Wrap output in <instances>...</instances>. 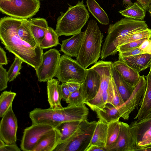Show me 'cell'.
I'll use <instances>...</instances> for the list:
<instances>
[{
  "instance_id": "22",
  "label": "cell",
  "mask_w": 151,
  "mask_h": 151,
  "mask_svg": "<svg viewBox=\"0 0 151 151\" xmlns=\"http://www.w3.org/2000/svg\"><path fill=\"white\" fill-rule=\"evenodd\" d=\"M60 134L56 128L44 137L32 151H53L59 144Z\"/></svg>"
},
{
  "instance_id": "38",
  "label": "cell",
  "mask_w": 151,
  "mask_h": 151,
  "mask_svg": "<svg viewBox=\"0 0 151 151\" xmlns=\"http://www.w3.org/2000/svg\"><path fill=\"white\" fill-rule=\"evenodd\" d=\"M9 81L6 69L0 65V91H2L7 87Z\"/></svg>"
},
{
  "instance_id": "41",
  "label": "cell",
  "mask_w": 151,
  "mask_h": 151,
  "mask_svg": "<svg viewBox=\"0 0 151 151\" xmlns=\"http://www.w3.org/2000/svg\"><path fill=\"white\" fill-rule=\"evenodd\" d=\"M21 150L16 144H5L0 147V151H19Z\"/></svg>"
},
{
  "instance_id": "2",
  "label": "cell",
  "mask_w": 151,
  "mask_h": 151,
  "mask_svg": "<svg viewBox=\"0 0 151 151\" xmlns=\"http://www.w3.org/2000/svg\"><path fill=\"white\" fill-rule=\"evenodd\" d=\"M89 109L85 103L78 105L68 104L58 109L36 108L29 114L32 124H45L56 128L61 123L71 121L87 120Z\"/></svg>"
},
{
  "instance_id": "27",
  "label": "cell",
  "mask_w": 151,
  "mask_h": 151,
  "mask_svg": "<svg viewBox=\"0 0 151 151\" xmlns=\"http://www.w3.org/2000/svg\"><path fill=\"white\" fill-rule=\"evenodd\" d=\"M17 32L22 39L32 47H36L40 45L32 34L30 29L29 23L27 19H19Z\"/></svg>"
},
{
  "instance_id": "13",
  "label": "cell",
  "mask_w": 151,
  "mask_h": 151,
  "mask_svg": "<svg viewBox=\"0 0 151 151\" xmlns=\"http://www.w3.org/2000/svg\"><path fill=\"white\" fill-rule=\"evenodd\" d=\"M119 132L117 139L112 146L106 148V151H134L137 150L135 140L130 125L119 122Z\"/></svg>"
},
{
  "instance_id": "43",
  "label": "cell",
  "mask_w": 151,
  "mask_h": 151,
  "mask_svg": "<svg viewBox=\"0 0 151 151\" xmlns=\"http://www.w3.org/2000/svg\"><path fill=\"white\" fill-rule=\"evenodd\" d=\"M68 89L71 93H73L79 89L81 86V83H66Z\"/></svg>"
},
{
  "instance_id": "8",
  "label": "cell",
  "mask_w": 151,
  "mask_h": 151,
  "mask_svg": "<svg viewBox=\"0 0 151 151\" xmlns=\"http://www.w3.org/2000/svg\"><path fill=\"white\" fill-rule=\"evenodd\" d=\"M38 0H0V10L5 14L22 19H30L40 8Z\"/></svg>"
},
{
  "instance_id": "39",
  "label": "cell",
  "mask_w": 151,
  "mask_h": 151,
  "mask_svg": "<svg viewBox=\"0 0 151 151\" xmlns=\"http://www.w3.org/2000/svg\"><path fill=\"white\" fill-rule=\"evenodd\" d=\"M143 53H144L139 47L128 51L122 52H119V57H126Z\"/></svg>"
},
{
  "instance_id": "26",
  "label": "cell",
  "mask_w": 151,
  "mask_h": 151,
  "mask_svg": "<svg viewBox=\"0 0 151 151\" xmlns=\"http://www.w3.org/2000/svg\"><path fill=\"white\" fill-rule=\"evenodd\" d=\"M112 73L116 88L125 102L132 94L134 89L123 79L120 73L112 65Z\"/></svg>"
},
{
  "instance_id": "42",
  "label": "cell",
  "mask_w": 151,
  "mask_h": 151,
  "mask_svg": "<svg viewBox=\"0 0 151 151\" xmlns=\"http://www.w3.org/2000/svg\"><path fill=\"white\" fill-rule=\"evenodd\" d=\"M139 47L144 53L151 54V46L148 38L143 42Z\"/></svg>"
},
{
  "instance_id": "33",
  "label": "cell",
  "mask_w": 151,
  "mask_h": 151,
  "mask_svg": "<svg viewBox=\"0 0 151 151\" xmlns=\"http://www.w3.org/2000/svg\"><path fill=\"white\" fill-rule=\"evenodd\" d=\"M16 93L11 91H5L0 96V117H2L11 105Z\"/></svg>"
},
{
  "instance_id": "32",
  "label": "cell",
  "mask_w": 151,
  "mask_h": 151,
  "mask_svg": "<svg viewBox=\"0 0 151 151\" xmlns=\"http://www.w3.org/2000/svg\"><path fill=\"white\" fill-rule=\"evenodd\" d=\"M119 120L107 124L106 149L113 145L116 142L119 132Z\"/></svg>"
},
{
  "instance_id": "5",
  "label": "cell",
  "mask_w": 151,
  "mask_h": 151,
  "mask_svg": "<svg viewBox=\"0 0 151 151\" xmlns=\"http://www.w3.org/2000/svg\"><path fill=\"white\" fill-rule=\"evenodd\" d=\"M69 5L68 10L65 13L60 12L57 19L55 31L59 37L73 35L81 32L89 17L83 0L78 1L74 6Z\"/></svg>"
},
{
  "instance_id": "15",
  "label": "cell",
  "mask_w": 151,
  "mask_h": 151,
  "mask_svg": "<svg viewBox=\"0 0 151 151\" xmlns=\"http://www.w3.org/2000/svg\"><path fill=\"white\" fill-rule=\"evenodd\" d=\"M101 82L98 72L93 68L87 69L86 76L80 88L84 103L94 98L97 94Z\"/></svg>"
},
{
  "instance_id": "29",
  "label": "cell",
  "mask_w": 151,
  "mask_h": 151,
  "mask_svg": "<svg viewBox=\"0 0 151 151\" xmlns=\"http://www.w3.org/2000/svg\"><path fill=\"white\" fill-rule=\"evenodd\" d=\"M81 121H71L64 122L55 128L60 134V144L70 137L76 131Z\"/></svg>"
},
{
  "instance_id": "4",
  "label": "cell",
  "mask_w": 151,
  "mask_h": 151,
  "mask_svg": "<svg viewBox=\"0 0 151 151\" xmlns=\"http://www.w3.org/2000/svg\"><path fill=\"white\" fill-rule=\"evenodd\" d=\"M104 37L96 22L91 19L84 31L81 47L76 60L86 68L95 63L100 57Z\"/></svg>"
},
{
  "instance_id": "19",
  "label": "cell",
  "mask_w": 151,
  "mask_h": 151,
  "mask_svg": "<svg viewBox=\"0 0 151 151\" xmlns=\"http://www.w3.org/2000/svg\"><path fill=\"white\" fill-rule=\"evenodd\" d=\"M84 34V31L81 32L69 38L63 40L61 45V51L67 56L77 58Z\"/></svg>"
},
{
  "instance_id": "24",
  "label": "cell",
  "mask_w": 151,
  "mask_h": 151,
  "mask_svg": "<svg viewBox=\"0 0 151 151\" xmlns=\"http://www.w3.org/2000/svg\"><path fill=\"white\" fill-rule=\"evenodd\" d=\"M31 32L37 44L39 45L43 39L46 30L49 27L45 19L42 18L28 19Z\"/></svg>"
},
{
  "instance_id": "45",
  "label": "cell",
  "mask_w": 151,
  "mask_h": 151,
  "mask_svg": "<svg viewBox=\"0 0 151 151\" xmlns=\"http://www.w3.org/2000/svg\"><path fill=\"white\" fill-rule=\"evenodd\" d=\"M6 52L1 47H0V65H6L8 62L6 55Z\"/></svg>"
},
{
  "instance_id": "48",
  "label": "cell",
  "mask_w": 151,
  "mask_h": 151,
  "mask_svg": "<svg viewBox=\"0 0 151 151\" xmlns=\"http://www.w3.org/2000/svg\"><path fill=\"white\" fill-rule=\"evenodd\" d=\"M148 13H149V15L151 17V4L150 7L147 10Z\"/></svg>"
},
{
  "instance_id": "47",
  "label": "cell",
  "mask_w": 151,
  "mask_h": 151,
  "mask_svg": "<svg viewBox=\"0 0 151 151\" xmlns=\"http://www.w3.org/2000/svg\"><path fill=\"white\" fill-rule=\"evenodd\" d=\"M122 3L123 4L127 5L128 6H130L133 4L131 0H122Z\"/></svg>"
},
{
  "instance_id": "40",
  "label": "cell",
  "mask_w": 151,
  "mask_h": 151,
  "mask_svg": "<svg viewBox=\"0 0 151 151\" xmlns=\"http://www.w3.org/2000/svg\"><path fill=\"white\" fill-rule=\"evenodd\" d=\"M62 99L66 101L70 95V92L66 83H62L60 85Z\"/></svg>"
},
{
  "instance_id": "16",
  "label": "cell",
  "mask_w": 151,
  "mask_h": 151,
  "mask_svg": "<svg viewBox=\"0 0 151 151\" xmlns=\"http://www.w3.org/2000/svg\"><path fill=\"white\" fill-rule=\"evenodd\" d=\"M112 64L124 80L134 89L140 79L141 76L139 73L119 59L117 61L112 62Z\"/></svg>"
},
{
  "instance_id": "14",
  "label": "cell",
  "mask_w": 151,
  "mask_h": 151,
  "mask_svg": "<svg viewBox=\"0 0 151 151\" xmlns=\"http://www.w3.org/2000/svg\"><path fill=\"white\" fill-rule=\"evenodd\" d=\"M146 86V80L144 76H141L139 81L131 96L122 105L117 107L121 117L124 120L129 119L130 114L139 105Z\"/></svg>"
},
{
  "instance_id": "9",
  "label": "cell",
  "mask_w": 151,
  "mask_h": 151,
  "mask_svg": "<svg viewBox=\"0 0 151 151\" xmlns=\"http://www.w3.org/2000/svg\"><path fill=\"white\" fill-rule=\"evenodd\" d=\"M86 71L87 69L76 60L64 54L61 56L55 77L62 83L82 84L85 78Z\"/></svg>"
},
{
  "instance_id": "3",
  "label": "cell",
  "mask_w": 151,
  "mask_h": 151,
  "mask_svg": "<svg viewBox=\"0 0 151 151\" xmlns=\"http://www.w3.org/2000/svg\"><path fill=\"white\" fill-rule=\"evenodd\" d=\"M148 29L145 21L125 17L110 24L102 46L101 59L104 60L110 55H115L118 52L119 42L123 37Z\"/></svg>"
},
{
  "instance_id": "31",
  "label": "cell",
  "mask_w": 151,
  "mask_h": 151,
  "mask_svg": "<svg viewBox=\"0 0 151 151\" xmlns=\"http://www.w3.org/2000/svg\"><path fill=\"white\" fill-rule=\"evenodd\" d=\"M58 37L55 31L49 27L46 30L44 37L39 45L43 50L56 46L60 44Z\"/></svg>"
},
{
  "instance_id": "18",
  "label": "cell",
  "mask_w": 151,
  "mask_h": 151,
  "mask_svg": "<svg viewBox=\"0 0 151 151\" xmlns=\"http://www.w3.org/2000/svg\"><path fill=\"white\" fill-rule=\"evenodd\" d=\"M146 78V89L139 105L140 108L134 118L135 119H139L151 112V66Z\"/></svg>"
},
{
  "instance_id": "50",
  "label": "cell",
  "mask_w": 151,
  "mask_h": 151,
  "mask_svg": "<svg viewBox=\"0 0 151 151\" xmlns=\"http://www.w3.org/2000/svg\"><path fill=\"white\" fill-rule=\"evenodd\" d=\"M150 40V45L151 46V40Z\"/></svg>"
},
{
  "instance_id": "6",
  "label": "cell",
  "mask_w": 151,
  "mask_h": 151,
  "mask_svg": "<svg viewBox=\"0 0 151 151\" xmlns=\"http://www.w3.org/2000/svg\"><path fill=\"white\" fill-rule=\"evenodd\" d=\"M112 62L99 60L91 68L100 74L101 82L98 93L92 99L84 103L93 111L101 108L107 103L111 104L113 98L115 83L112 73Z\"/></svg>"
},
{
  "instance_id": "28",
  "label": "cell",
  "mask_w": 151,
  "mask_h": 151,
  "mask_svg": "<svg viewBox=\"0 0 151 151\" xmlns=\"http://www.w3.org/2000/svg\"><path fill=\"white\" fill-rule=\"evenodd\" d=\"M88 11L100 24L107 25L109 23L108 15L96 0H87Z\"/></svg>"
},
{
  "instance_id": "1",
  "label": "cell",
  "mask_w": 151,
  "mask_h": 151,
  "mask_svg": "<svg viewBox=\"0 0 151 151\" xmlns=\"http://www.w3.org/2000/svg\"><path fill=\"white\" fill-rule=\"evenodd\" d=\"M19 19L5 17L0 20V39L9 52L33 68L35 71L41 64L43 50L40 45L33 47L18 35Z\"/></svg>"
},
{
  "instance_id": "17",
  "label": "cell",
  "mask_w": 151,
  "mask_h": 151,
  "mask_svg": "<svg viewBox=\"0 0 151 151\" xmlns=\"http://www.w3.org/2000/svg\"><path fill=\"white\" fill-rule=\"evenodd\" d=\"M130 67L139 73L151 66V54L143 53L133 56L119 57Z\"/></svg>"
},
{
  "instance_id": "46",
  "label": "cell",
  "mask_w": 151,
  "mask_h": 151,
  "mask_svg": "<svg viewBox=\"0 0 151 151\" xmlns=\"http://www.w3.org/2000/svg\"><path fill=\"white\" fill-rule=\"evenodd\" d=\"M86 151H106V150L104 147L93 146L88 148Z\"/></svg>"
},
{
  "instance_id": "25",
  "label": "cell",
  "mask_w": 151,
  "mask_h": 151,
  "mask_svg": "<svg viewBox=\"0 0 151 151\" xmlns=\"http://www.w3.org/2000/svg\"><path fill=\"white\" fill-rule=\"evenodd\" d=\"M107 128V124L99 120L97 122L91 140L87 149L89 147L93 146L105 147L106 142Z\"/></svg>"
},
{
  "instance_id": "49",
  "label": "cell",
  "mask_w": 151,
  "mask_h": 151,
  "mask_svg": "<svg viewBox=\"0 0 151 151\" xmlns=\"http://www.w3.org/2000/svg\"><path fill=\"white\" fill-rule=\"evenodd\" d=\"M148 39L149 40H151V29H150V35Z\"/></svg>"
},
{
  "instance_id": "7",
  "label": "cell",
  "mask_w": 151,
  "mask_h": 151,
  "mask_svg": "<svg viewBox=\"0 0 151 151\" xmlns=\"http://www.w3.org/2000/svg\"><path fill=\"white\" fill-rule=\"evenodd\" d=\"M97 122L81 121L75 133L58 144L53 151H86L91 140Z\"/></svg>"
},
{
  "instance_id": "34",
  "label": "cell",
  "mask_w": 151,
  "mask_h": 151,
  "mask_svg": "<svg viewBox=\"0 0 151 151\" xmlns=\"http://www.w3.org/2000/svg\"><path fill=\"white\" fill-rule=\"evenodd\" d=\"M23 61L19 58L16 57L12 64L7 72L9 82L13 81L20 74L19 71L22 68Z\"/></svg>"
},
{
  "instance_id": "12",
  "label": "cell",
  "mask_w": 151,
  "mask_h": 151,
  "mask_svg": "<svg viewBox=\"0 0 151 151\" xmlns=\"http://www.w3.org/2000/svg\"><path fill=\"white\" fill-rule=\"evenodd\" d=\"M2 118L0 124V139L6 144H16L18 122L12 105Z\"/></svg>"
},
{
  "instance_id": "37",
  "label": "cell",
  "mask_w": 151,
  "mask_h": 151,
  "mask_svg": "<svg viewBox=\"0 0 151 151\" xmlns=\"http://www.w3.org/2000/svg\"><path fill=\"white\" fill-rule=\"evenodd\" d=\"M147 38L142 39L122 45L119 47L118 52H124L139 47Z\"/></svg>"
},
{
  "instance_id": "20",
  "label": "cell",
  "mask_w": 151,
  "mask_h": 151,
  "mask_svg": "<svg viewBox=\"0 0 151 151\" xmlns=\"http://www.w3.org/2000/svg\"><path fill=\"white\" fill-rule=\"evenodd\" d=\"M47 91L50 108L52 109L63 108L61 103L62 97L60 81L53 78L48 81Z\"/></svg>"
},
{
  "instance_id": "21",
  "label": "cell",
  "mask_w": 151,
  "mask_h": 151,
  "mask_svg": "<svg viewBox=\"0 0 151 151\" xmlns=\"http://www.w3.org/2000/svg\"><path fill=\"white\" fill-rule=\"evenodd\" d=\"M130 126L137 146L144 134L147 131L151 130V112L132 122Z\"/></svg>"
},
{
  "instance_id": "30",
  "label": "cell",
  "mask_w": 151,
  "mask_h": 151,
  "mask_svg": "<svg viewBox=\"0 0 151 151\" xmlns=\"http://www.w3.org/2000/svg\"><path fill=\"white\" fill-rule=\"evenodd\" d=\"M146 11L137 2H134L130 6L119 12L125 17L143 20L146 15Z\"/></svg>"
},
{
  "instance_id": "36",
  "label": "cell",
  "mask_w": 151,
  "mask_h": 151,
  "mask_svg": "<svg viewBox=\"0 0 151 151\" xmlns=\"http://www.w3.org/2000/svg\"><path fill=\"white\" fill-rule=\"evenodd\" d=\"M80 88L71 93L68 98L65 101L68 104L78 105L84 103V100L81 94Z\"/></svg>"
},
{
  "instance_id": "35",
  "label": "cell",
  "mask_w": 151,
  "mask_h": 151,
  "mask_svg": "<svg viewBox=\"0 0 151 151\" xmlns=\"http://www.w3.org/2000/svg\"><path fill=\"white\" fill-rule=\"evenodd\" d=\"M150 31V29H148L146 30L135 32L125 36L120 40L119 43V47L122 45L130 42L145 38H149Z\"/></svg>"
},
{
  "instance_id": "51",
  "label": "cell",
  "mask_w": 151,
  "mask_h": 151,
  "mask_svg": "<svg viewBox=\"0 0 151 151\" xmlns=\"http://www.w3.org/2000/svg\"><path fill=\"white\" fill-rule=\"evenodd\" d=\"M39 0V1H42V0Z\"/></svg>"
},
{
  "instance_id": "23",
  "label": "cell",
  "mask_w": 151,
  "mask_h": 151,
  "mask_svg": "<svg viewBox=\"0 0 151 151\" xmlns=\"http://www.w3.org/2000/svg\"><path fill=\"white\" fill-rule=\"evenodd\" d=\"M99 120L108 124L119 120L121 115L117 107H115L109 103L106 104L101 108L94 111Z\"/></svg>"
},
{
  "instance_id": "10",
  "label": "cell",
  "mask_w": 151,
  "mask_h": 151,
  "mask_svg": "<svg viewBox=\"0 0 151 151\" xmlns=\"http://www.w3.org/2000/svg\"><path fill=\"white\" fill-rule=\"evenodd\" d=\"M60 57L59 51L55 48L43 53L41 63L36 70L39 81L47 82L55 76Z\"/></svg>"
},
{
  "instance_id": "11",
  "label": "cell",
  "mask_w": 151,
  "mask_h": 151,
  "mask_svg": "<svg viewBox=\"0 0 151 151\" xmlns=\"http://www.w3.org/2000/svg\"><path fill=\"white\" fill-rule=\"evenodd\" d=\"M55 128L48 124H32L25 128L21 141V149L24 151H32L39 142Z\"/></svg>"
},
{
  "instance_id": "44",
  "label": "cell",
  "mask_w": 151,
  "mask_h": 151,
  "mask_svg": "<svg viewBox=\"0 0 151 151\" xmlns=\"http://www.w3.org/2000/svg\"><path fill=\"white\" fill-rule=\"evenodd\" d=\"M137 3L145 11L148 10L151 4V0H137Z\"/></svg>"
}]
</instances>
